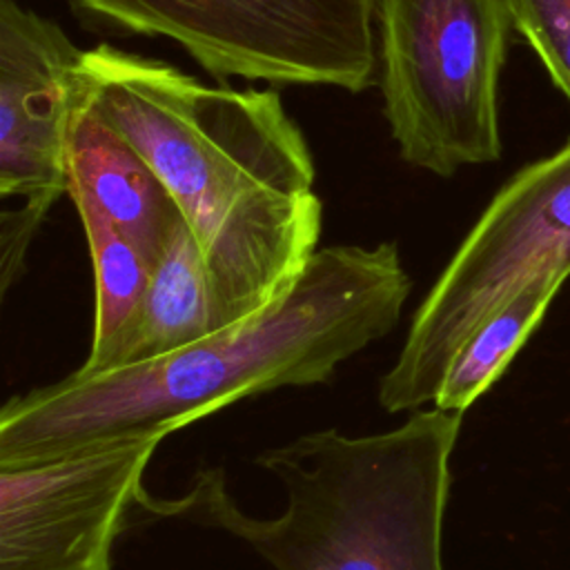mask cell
Segmentation results:
<instances>
[{
  "label": "cell",
  "instance_id": "52a82bcc",
  "mask_svg": "<svg viewBox=\"0 0 570 570\" xmlns=\"http://www.w3.org/2000/svg\"><path fill=\"white\" fill-rule=\"evenodd\" d=\"M163 439L138 434L0 468V570H111V546Z\"/></svg>",
  "mask_w": 570,
  "mask_h": 570
},
{
  "label": "cell",
  "instance_id": "5b68a950",
  "mask_svg": "<svg viewBox=\"0 0 570 570\" xmlns=\"http://www.w3.org/2000/svg\"><path fill=\"white\" fill-rule=\"evenodd\" d=\"M554 274L570 276V140L492 196L416 307L379 381L381 407L396 414L434 403L461 343L530 283Z\"/></svg>",
  "mask_w": 570,
  "mask_h": 570
},
{
  "label": "cell",
  "instance_id": "3957f363",
  "mask_svg": "<svg viewBox=\"0 0 570 570\" xmlns=\"http://www.w3.org/2000/svg\"><path fill=\"white\" fill-rule=\"evenodd\" d=\"M461 419L434 405L387 432L347 436L325 428L263 450L254 463L285 490L278 517L243 512L220 468L198 470L176 499L140 492L136 505L227 532L272 570H443Z\"/></svg>",
  "mask_w": 570,
  "mask_h": 570
},
{
  "label": "cell",
  "instance_id": "8fae6325",
  "mask_svg": "<svg viewBox=\"0 0 570 570\" xmlns=\"http://www.w3.org/2000/svg\"><path fill=\"white\" fill-rule=\"evenodd\" d=\"M85 229L94 283L96 316L87 361L78 372L114 370L136 327L151 278V261L111 220L94 209H78Z\"/></svg>",
  "mask_w": 570,
  "mask_h": 570
},
{
  "label": "cell",
  "instance_id": "6da1fadb",
  "mask_svg": "<svg viewBox=\"0 0 570 570\" xmlns=\"http://www.w3.org/2000/svg\"><path fill=\"white\" fill-rule=\"evenodd\" d=\"M76 78L167 187L225 325L292 287L316 252L323 205L305 136L276 91L209 85L114 45L85 49Z\"/></svg>",
  "mask_w": 570,
  "mask_h": 570
},
{
  "label": "cell",
  "instance_id": "9c48e42d",
  "mask_svg": "<svg viewBox=\"0 0 570 570\" xmlns=\"http://www.w3.org/2000/svg\"><path fill=\"white\" fill-rule=\"evenodd\" d=\"M67 196L94 209L156 263L180 212L142 154L100 114L76 78L67 136Z\"/></svg>",
  "mask_w": 570,
  "mask_h": 570
},
{
  "label": "cell",
  "instance_id": "ba28073f",
  "mask_svg": "<svg viewBox=\"0 0 570 570\" xmlns=\"http://www.w3.org/2000/svg\"><path fill=\"white\" fill-rule=\"evenodd\" d=\"M78 49L60 24L0 0V196L22 198L0 216L2 234L31 243L67 194V136Z\"/></svg>",
  "mask_w": 570,
  "mask_h": 570
},
{
  "label": "cell",
  "instance_id": "7a4b0ae2",
  "mask_svg": "<svg viewBox=\"0 0 570 570\" xmlns=\"http://www.w3.org/2000/svg\"><path fill=\"white\" fill-rule=\"evenodd\" d=\"M396 243L316 249L261 312L169 354L11 396L0 410V468L107 441L171 434L245 396L327 383L341 363L392 332L410 296Z\"/></svg>",
  "mask_w": 570,
  "mask_h": 570
},
{
  "label": "cell",
  "instance_id": "8992f818",
  "mask_svg": "<svg viewBox=\"0 0 570 570\" xmlns=\"http://www.w3.org/2000/svg\"><path fill=\"white\" fill-rule=\"evenodd\" d=\"M87 20L165 38L214 78L358 94L376 80L379 0H69Z\"/></svg>",
  "mask_w": 570,
  "mask_h": 570
},
{
  "label": "cell",
  "instance_id": "30bf717a",
  "mask_svg": "<svg viewBox=\"0 0 570 570\" xmlns=\"http://www.w3.org/2000/svg\"><path fill=\"white\" fill-rule=\"evenodd\" d=\"M220 327L225 321L207 265L180 216L151 267L142 309L118 367L169 354Z\"/></svg>",
  "mask_w": 570,
  "mask_h": 570
},
{
  "label": "cell",
  "instance_id": "4fadbf2b",
  "mask_svg": "<svg viewBox=\"0 0 570 570\" xmlns=\"http://www.w3.org/2000/svg\"><path fill=\"white\" fill-rule=\"evenodd\" d=\"M512 22L570 100V0H510Z\"/></svg>",
  "mask_w": 570,
  "mask_h": 570
},
{
  "label": "cell",
  "instance_id": "7c38bea8",
  "mask_svg": "<svg viewBox=\"0 0 570 570\" xmlns=\"http://www.w3.org/2000/svg\"><path fill=\"white\" fill-rule=\"evenodd\" d=\"M566 278L563 274L543 276L485 318L454 352L432 405L465 412L505 372Z\"/></svg>",
  "mask_w": 570,
  "mask_h": 570
},
{
  "label": "cell",
  "instance_id": "277c9868",
  "mask_svg": "<svg viewBox=\"0 0 570 570\" xmlns=\"http://www.w3.org/2000/svg\"><path fill=\"white\" fill-rule=\"evenodd\" d=\"M510 0H379L376 80L401 158L441 178L501 156Z\"/></svg>",
  "mask_w": 570,
  "mask_h": 570
}]
</instances>
